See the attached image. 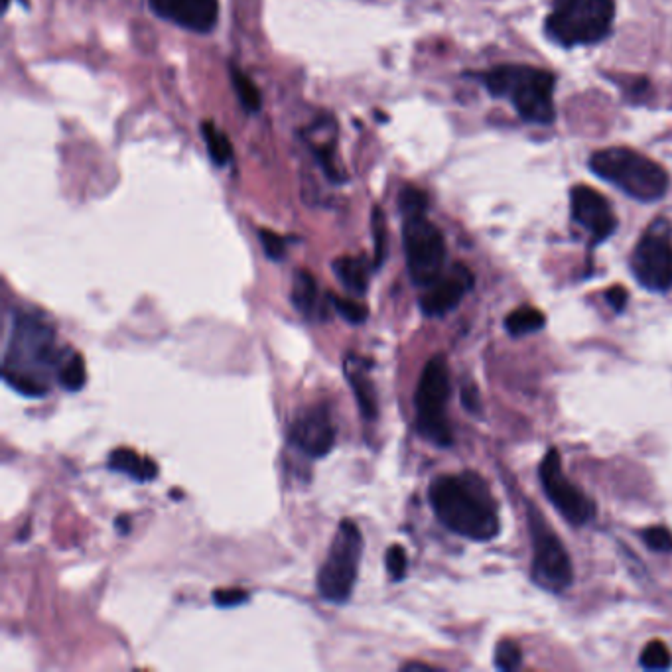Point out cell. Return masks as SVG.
Returning a JSON list of instances; mask_svg holds the SVG:
<instances>
[{"mask_svg":"<svg viewBox=\"0 0 672 672\" xmlns=\"http://www.w3.org/2000/svg\"><path fill=\"white\" fill-rule=\"evenodd\" d=\"M60 369L54 328L34 314L14 312L2 359L4 383L24 397L40 399L50 393Z\"/></svg>","mask_w":672,"mask_h":672,"instance_id":"obj_1","label":"cell"},{"mask_svg":"<svg viewBox=\"0 0 672 672\" xmlns=\"http://www.w3.org/2000/svg\"><path fill=\"white\" fill-rule=\"evenodd\" d=\"M428 497L438 521L452 533L477 542L499 535L497 505L477 473L440 475L432 481Z\"/></svg>","mask_w":672,"mask_h":672,"instance_id":"obj_2","label":"cell"},{"mask_svg":"<svg viewBox=\"0 0 672 672\" xmlns=\"http://www.w3.org/2000/svg\"><path fill=\"white\" fill-rule=\"evenodd\" d=\"M479 79L493 97L509 99L523 121L535 125L554 121L556 77L550 71L505 64L481 73Z\"/></svg>","mask_w":672,"mask_h":672,"instance_id":"obj_3","label":"cell"},{"mask_svg":"<svg viewBox=\"0 0 672 672\" xmlns=\"http://www.w3.org/2000/svg\"><path fill=\"white\" fill-rule=\"evenodd\" d=\"M590 170L639 202H657L669 190V174L655 160L631 148L613 146L590 156Z\"/></svg>","mask_w":672,"mask_h":672,"instance_id":"obj_4","label":"cell"},{"mask_svg":"<svg viewBox=\"0 0 672 672\" xmlns=\"http://www.w3.org/2000/svg\"><path fill=\"white\" fill-rule=\"evenodd\" d=\"M615 18V0H554L546 18V36L564 46L602 42Z\"/></svg>","mask_w":672,"mask_h":672,"instance_id":"obj_5","label":"cell"},{"mask_svg":"<svg viewBox=\"0 0 672 672\" xmlns=\"http://www.w3.org/2000/svg\"><path fill=\"white\" fill-rule=\"evenodd\" d=\"M448 397H450V369L444 355H434L422 369L414 395V404H416L418 432L440 448H448L454 442L446 412Z\"/></svg>","mask_w":672,"mask_h":672,"instance_id":"obj_6","label":"cell"},{"mask_svg":"<svg viewBox=\"0 0 672 672\" xmlns=\"http://www.w3.org/2000/svg\"><path fill=\"white\" fill-rule=\"evenodd\" d=\"M361 554L363 537L357 525L349 519H343L330 544L326 562L318 572V592L324 600L332 604H345L351 600L359 576Z\"/></svg>","mask_w":672,"mask_h":672,"instance_id":"obj_7","label":"cell"},{"mask_svg":"<svg viewBox=\"0 0 672 672\" xmlns=\"http://www.w3.org/2000/svg\"><path fill=\"white\" fill-rule=\"evenodd\" d=\"M403 245L408 274L416 286L428 288L444 274L446 239L426 213L404 217Z\"/></svg>","mask_w":672,"mask_h":672,"instance_id":"obj_8","label":"cell"},{"mask_svg":"<svg viewBox=\"0 0 672 672\" xmlns=\"http://www.w3.org/2000/svg\"><path fill=\"white\" fill-rule=\"evenodd\" d=\"M631 270L637 282L651 292H667L672 288V241L669 225L661 219L635 245Z\"/></svg>","mask_w":672,"mask_h":672,"instance_id":"obj_9","label":"cell"},{"mask_svg":"<svg viewBox=\"0 0 672 672\" xmlns=\"http://www.w3.org/2000/svg\"><path fill=\"white\" fill-rule=\"evenodd\" d=\"M540 481L544 493L568 523L586 525L594 517L596 513L594 501L588 495H584L582 489L572 485L570 479L564 475L558 450L552 448L542 460Z\"/></svg>","mask_w":672,"mask_h":672,"instance_id":"obj_10","label":"cell"},{"mask_svg":"<svg viewBox=\"0 0 672 672\" xmlns=\"http://www.w3.org/2000/svg\"><path fill=\"white\" fill-rule=\"evenodd\" d=\"M533 544H535V558H533V576L538 584L552 592L566 590L574 580V570L570 556L562 544L538 517H533Z\"/></svg>","mask_w":672,"mask_h":672,"instance_id":"obj_11","label":"cell"},{"mask_svg":"<svg viewBox=\"0 0 672 672\" xmlns=\"http://www.w3.org/2000/svg\"><path fill=\"white\" fill-rule=\"evenodd\" d=\"M336 424L324 404L302 410L288 430V440L308 458H326L336 446Z\"/></svg>","mask_w":672,"mask_h":672,"instance_id":"obj_12","label":"cell"},{"mask_svg":"<svg viewBox=\"0 0 672 672\" xmlns=\"http://www.w3.org/2000/svg\"><path fill=\"white\" fill-rule=\"evenodd\" d=\"M570 211L574 223L584 227L594 243H602L617 229V217L604 196L590 186H574L570 192Z\"/></svg>","mask_w":672,"mask_h":672,"instance_id":"obj_13","label":"cell"},{"mask_svg":"<svg viewBox=\"0 0 672 672\" xmlns=\"http://www.w3.org/2000/svg\"><path fill=\"white\" fill-rule=\"evenodd\" d=\"M471 288H473L471 270L462 263H456L452 269L444 272L436 282H432L426 288L424 296L420 298V308L430 318L446 316L464 300V296Z\"/></svg>","mask_w":672,"mask_h":672,"instance_id":"obj_14","label":"cell"},{"mask_svg":"<svg viewBox=\"0 0 672 672\" xmlns=\"http://www.w3.org/2000/svg\"><path fill=\"white\" fill-rule=\"evenodd\" d=\"M154 14L186 30L207 34L217 26V0H148Z\"/></svg>","mask_w":672,"mask_h":672,"instance_id":"obj_15","label":"cell"},{"mask_svg":"<svg viewBox=\"0 0 672 672\" xmlns=\"http://www.w3.org/2000/svg\"><path fill=\"white\" fill-rule=\"evenodd\" d=\"M369 363L355 355H345V379L353 389L355 401L359 404V412L365 420L377 418V393L375 385L369 377Z\"/></svg>","mask_w":672,"mask_h":672,"instance_id":"obj_16","label":"cell"},{"mask_svg":"<svg viewBox=\"0 0 672 672\" xmlns=\"http://www.w3.org/2000/svg\"><path fill=\"white\" fill-rule=\"evenodd\" d=\"M290 300L294 308L304 314L308 320H326L328 310L324 302L320 300V288L312 272L308 270H296L292 280V292Z\"/></svg>","mask_w":672,"mask_h":672,"instance_id":"obj_17","label":"cell"},{"mask_svg":"<svg viewBox=\"0 0 672 672\" xmlns=\"http://www.w3.org/2000/svg\"><path fill=\"white\" fill-rule=\"evenodd\" d=\"M332 269L347 292L363 296L369 288L371 272L375 267H371L365 257H337L332 263Z\"/></svg>","mask_w":672,"mask_h":672,"instance_id":"obj_18","label":"cell"},{"mask_svg":"<svg viewBox=\"0 0 672 672\" xmlns=\"http://www.w3.org/2000/svg\"><path fill=\"white\" fill-rule=\"evenodd\" d=\"M109 470L129 475L138 483L152 481L158 475V466L144 456H138L131 448H117L109 456Z\"/></svg>","mask_w":672,"mask_h":672,"instance_id":"obj_19","label":"cell"},{"mask_svg":"<svg viewBox=\"0 0 672 672\" xmlns=\"http://www.w3.org/2000/svg\"><path fill=\"white\" fill-rule=\"evenodd\" d=\"M229 75H231V83H233V89H235V93L239 97L241 107L247 113H257L261 109V105H263V97H261V91L255 85V81L243 69L235 66V64H231Z\"/></svg>","mask_w":672,"mask_h":672,"instance_id":"obj_20","label":"cell"},{"mask_svg":"<svg viewBox=\"0 0 672 672\" xmlns=\"http://www.w3.org/2000/svg\"><path fill=\"white\" fill-rule=\"evenodd\" d=\"M202 136L209 152V158L213 160L215 166H225L233 160V146L229 136L225 135L221 129L215 127L213 121H203Z\"/></svg>","mask_w":672,"mask_h":672,"instance_id":"obj_21","label":"cell"},{"mask_svg":"<svg viewBox=\"0 0 672 672\" xmlns=\"http://www.w3.org/2000/svg\"><path fill=\"white\" fill-rule=\"evenodd\" d=\"M544 314L537 310V308H529V306H523L515 312H511L505 320V328L511 336L521 337L527 336V334H535L538 330L544 328Z\"/></svg>","mask_w":672,"mask_h":672,"instance_id":"obj_22","label":"cell"},{"mask_svg":"<svg viewBox=\"0 0 672 672\" xmlns=\"http://www.w3.org/2000/svg\"><path fill=\"white\" fill-rule=\"evenodd\" d=\"M58 383L69 393H77L85 387L87 367H85L83 355L73 353L66 363H62V369L58 373Z\"/></svg>","mask_w":672,"mask_h":672,"instance_id":"obj_23","label":"cell"},{"mask_svg":"<svg viewBox=\"0 0 672 672\" xmlns=\"http://www.w3.org/2000/svg\"><path fill=\"white\" fill-rule=\"evenodd\" d=\"M328 300L332 302L334 310L345 322H349L353 326H363L367 322L369 310L361 302H355L351 298H343V296H337V294H330Z\"/></svg>","mask_w":672,"mask_h":672,"instance_id":"obj_24","label":"cell"},{"mask_svg":"<svg viewBox=\"0 0 672 672\" xmlns=\"http://www.w3.org/2000/svg\"><path fill=\"white\" fill-rule=\"evenodd\" d=\"M641 665L647 671H667L672 665L667 645L663 641H651L641 653Z\"/></svg>","mask_w":672,"mask_h":672,"instance_id":"obj_25","label":"cell"},{"mask_svg":"<svg viewBox=\"0 0 672 672\" xmlns=\"http://www.w3.org/2000/svg\"><path fill=\"white\" fill-rule=\"evenodd\" d=\"M371 227H373V239H375V261H373V267L377 270L383 267L385 257H387V221H385V213H383L381 207L373 209Z\"/></svg>","mask_w":672,"mask_h":672,"instance_id":"obj_26","label":"cell"},{"mask_svg":"<svg viewBox=\"0 0 672 672\" xmlns=\"http://www.w3.org/2000/svg\"><path fill=\"white\" fill-rule=\"evenodd\" d=\"M523 663L521 647L515 641H501L495 649V667L499 671H517Z\"/></svg>","mask_w":672,"mask_h":672,"instance_id":"obj_27","label":"cell"},{"mask_svg":"<svg viewBox=\"0 0 672 672\" xmlns=\"http://www.w3.org/2000/svg\"><path fill=\"white\" fill-rule=\"evenodd\" d=\"M399 207L403 217L424 215L428 211V196L418 188H404L399 196Z\"/></svg>","mask_w":672,"mask_h":672,"instance_id":"obj_28","label":"cell"},{"mask_svg":"<svg viewBox=\"0 0 672 672\" xmlns=\"http://www.w3.org/2000/svg\"><path fill=\"white\" fill-rule=\"evenodd\" d=\"M259 239H261V245H263V251L267 255V259L278 263L286 257V241L284 237H280L278 233L270 231V229H261L259 231Z\"/></svg>","mask_w":672,"mask_h":672,"instance_id":"obj_29","label":"cell"},{"mask_svg":"<svg viewBox=\"0 0 672 672\" xmlns=\"http://www.w3.org/2000/svg\"><path fill=\"white\" fill-rule=\"evenodd\" d=\"M385 562H387L389 576H391L395 582H401L404 576H406V568H408V558H406V550H404L403 546H401V544H393V546L387 550Z\"/></svg>","mask_w":672,"mask_h":672,"instance_id":"obj_30","label":"cell"},{"mask_svg":"<svg viewBox=\"0 0 672 672\" xmlns=\"http://www.w3.org/2000/svg\"><path fill=\"white\" fill-rule=\"evenodd\" d=\"M645 544L655 552H671L672 533L667 527H649L643 531Z\"/></svg>","mask_w":672,"mask_h":672,"instance_id":"obj_31","label":"cell"},{"mask_svg":"<svg viewBox=\"0 0 672 672\" xmlns=\"http://www.w3.org/2000/svg\"><path fill=\"white\" fill-rule=\"evenodd\" d=\"M247 602H249V594L245 590L231 588V590H215L213 592V604L217 607H223V609L237 607V605L247 604Z\"/></svg>","mask_w":672,"mask_h":672,"instance_id":"obj_32","label":"cell"},{"mask_svg":"<svg viewBox=\"0 0 672 672\" xmlns=\"http://www.w3.org/2000/svg\"><path fill=\"white\" fill-rule=\"evenodd\" d=\"M625 87H627V97L633 103H643L651 93V83L647 77H633L629 83H625Z\"/></svg>","mask_w":672,"mask_h":672,"instance_id":"obj_33","label":"cell"},{"mask_svg":"<svg viewBox=\"0 0 672 672\" xmlns=\"http://www.w3.org/2000/svg\"><path fill=\"white\" fill-rule=\"evenodd\" d=\"M605 298H607V302L611 304V308L615 312H621L625 308V304H627V290L621 288V286H613V288H609L605 292Z\"/></svg>","mask_w":672,"mask_h":672,"instance_id":"obj_34","label":"cell"},{"mask_svg":"<svg viewBox=\"0 0 672 672\" xmlns=\"http://www.w3.org/2000/svg\"><path fill=\"white\" fill-rule=\"evenodd\" d=\"M462 399H464V406H468L470 410H475L477 408V404H479V399H477V393H475V389H466L464 387V391H462Z\"/></svg>","mask_w":672,"mask_h":672,"instance_id":"obj_35","label":"cell"},{"mask_svg":"<svg viewBox=\"0 0 672 672\" xmlns=\"http://www.w3.org/2000/svg\"><path fill=\"white\" fill-rule=\"evenodd\" d=\"M115 525H117V529H119V533H121V535H129L131 523H129V519H127V517H119Z\"/></svg>","mask_w":672,"mask_h":672,"instance_id":"obj_36","label":"cell"},{"mask_svg":"<svg viewBox=\"0 0 672 672\" xmlns=\"http://www.w3.org/2000/svg\"><path fill=\"white\" fill-rule=\"evenodd\" d=\"M403 671H432V667H428L424 663H408V665H404Z\"/></svg>","mask_w":672,"mask_h":672,"instance_id":"obj_37","label":"cell"},{"mask_svg":"<svg viewBox=\"0 0 672 672\" xmlns=\"http://www.w3.org/2000/svg\"><path fill=\"white\" fill-rule=\"evenodd\" d=\"M8 4H10V0H2V6H4V10L8 8Z\"/></svg>","mask_w":672,"mask_h":672,"instance_id":"obj_38","label":"cell"}]
</instances>
